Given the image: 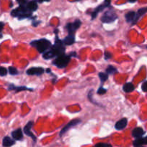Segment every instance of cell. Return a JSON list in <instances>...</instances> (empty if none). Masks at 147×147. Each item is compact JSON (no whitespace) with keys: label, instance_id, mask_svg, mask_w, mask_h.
Listing matches in <instances>:
<instances>
[{"label":"cell","instance_id":"6da1fadb","mask_svg":"<svg viewBox=\"0 0 147 147\" xmlns=\"http://www.w3.org/2000/svg\"><path fill=\"white\" fill-rule=\"evenodd\" d=\"M65 45L63 43V40L59 38L58 33L55 32V39L54 45H52L50 50L43 53L42 57L45 60H50L53 57L65 54Z\"/></svg>","mask_w":147,"mask_h":147},{"label":"cell","instance_id":"7a4b0ae2","mask_svg":"<svg viewBox=\"0 0 147 147\" xmlns=\"http://www.w3.org/2000/svg\"><path fill=\"white\" fill-rule=\"evenodd\" d=\"M30 45L37 49V50L39 53L43 54L46 51L50 50V48L52 47L53 45L51 44L50 40H47L45 38H42L40 39V40H36L32 41L30 42Z\"/></svg>","mask_w":147,"mask_h":147},{"label":"cell","instance_id":"3957f363","mask_svg":"<svg viewBox=\"0 0 147 147\" xmlns=\"http://www.w3.org/2000/svg\"><path fill=\"white\" fill-rule=\"evenodd\" d=\"M32 11H30L27 7V5H20L17 8L14 9L11 11V15L14 17H17L18 20H24L32 17Z\"/></svg>","mask_w":147,"mask_h":147},{"label":"cell","instance_id":"277c9868","mask_svg":"<svg viewBox=\"0 0 147 147\" xmlns=\"http://www.w3.org/2000/svg\"><path fill=\"white\" fill-rule=\"evenodd\" d=\"M70 59L71 57L70 55H61L56 57V58L53 61V64L58 68H65L69 64Z\"/></svg>","mask_w":147,"mask_h":147},{"label":"cell","instance_id":"5b68a950","mask_svg":"<svg viewBox=\"0 0 147 147\" xmlns=\"http://www.w3.org/2000/svg\"><path fill=\"white\" fill-rule=\"evenodd\" d=\"M118 19V15L116 14V13L113 11V9H109L107 10L106 12L103 14V15L102 16L100 20L103 23H112L113 22L116 21Z\"/></svg>","mask_w":147,"mask_h":147},{"label":"cell","instance_id":"8992f818","mask_svg":"<svg viewBox=\"0 0 147 147\" xmlns=\"http://www.w3.org/2000/svg\"><path fill=\"white\" fill-rule=\"evenodd\" d=\"M111 3V0H104L103 3H102L101 4L98 6V7L95 9L94 11L91 13V20H94L97 17L98 14L99 13L103 11L106 8L110 7Z\"/></svg>","mask_w":147,"mask_h":147},{"label":"cell","instance_id":"52a82bcc","mask_svg":"<svg viewBox=\"0 0 147 147\" xmlns=\"http://www.w3.org/2000/svg\"><path fill=\"white\" fill-rule=\"evenodd\" d=\"M81 24L82 22L80 20H76L74 22L67 23L65 26V28L67 29L69 34H75V32L80 28Z\"/></svg>","mask_w":147,"mask_h":147},{"label":"cell","instance_id":"ba28073f","mask_svg":"<svg viewBox=\"0 0 147 147\" xmlns=\"http://www.w3.org/2000/svg\"><path fill=\"white\" fill-rule=\"evenodd\" d=\"M33 125H34V122H33L32 121H29L28 123L26 124V126L24 127L23 131H24V134H25L27 136H30V138H32V140L34 141V142H36V141H37V138H36V136H34V135L33 134L31 131V129L32 128Z\"/></svg>","mask_w":147,"mask_h":147},{"label":"cell","instance_id":"9c48e42d","mask_svg":"<svg viewBox=\"0 0 147 147\" xmlns=\"http://www.w3.org/2000/svg\"><path fill=\"white\" fill-rule=\"evenodd\" d=\"M81 122V121L80 120V119H74V120H72L70 121V122H69L68 123H67V125H66L65 127L63 128V129H62L61 131H60V136H62L63 134H64L65 133H66V132L67 131L69 130V129H70V128L72 127H74V126H77L78 124H79V123Z\"/></svg>","mask_w":147,"mask_h":147},{"label":"cell","instance_id":"30bf717a","mask_svg":"<svg viewBox=\"0 0 147 147\" xmlns=\"http://www.w3.org/2000/svg\"><path fill=\"white\" fill-rule=\"evenodd\" d=\"M45 73V69L41 67H32L27 70L28 76H41Z\"/></svg>","mask_w":147,"mask_h":147},{"label":"cell","instance_id":"8fae6325","mask_svg":"<svg viewBox=\"0 0 147 147\" xmlns=\"http://www.w3.org/2000/svg\"><path fill=\"white\" fill-rule=\"evenodd\" d=\"M62 40L65 45H72L76 42V36H75V34H69L68 33V35L66 36Z\"/></svg>","mask_w":147,"mask_h":147},{"label":"cell","instance_id":"7c38bea8","mask_svg":"<svg viewBox=\"0 0 147 147\" xmlns=\"http://www.w3.org/2000/svg\"><path fill=\"white\" fill-rule=\"evenodd\" d=\"M128 124V120L126 118H123L119 121L116 122V125H115V129L116 130H123L126 127Z\"/></svg>","mask_w":147,"mask_h":147},{"label":"cell","instance_id":"4fadbf2b","mask_svg":"<svg viewBox=\"0 0 147 147\" xmlns=\"http://www.w3.org/2000/svg\"><path fill=\"white\" fill-rule=\"evenodd\" d=\"M11 135L15 141H20L23 139V133L21 129H17L13 131L11 133Z\"/></svg>","mask_w":147,"mask_h":147},{"label":"cell","instance_id":"5bb4252c","mask_svg":"<svg viewBox=\"0 0 147 147\" xmlns=\"http://www.w3.org/2000/svg\"><path fill=\"white\" fill-rule=\"evenodd\" d=\"M146 13H147V7H144V8H141L138 10L137 13L136 14V18H135L134 21L132 23V25H134L136 24V22H138V20L141 18L143 15H144Z\"/></svg>","mask_w":147,"mask_h":147},{"label":"cell","instance_id":"9a60e30c","mask_svg":"<svg viewBox=\"0 0 147 147\" xmlns=\"http://www.w3.org/2000/svg\"><path fill=\"white\" fill-rule=\"evenodd\" d=\"M145 134V131L143 130V129L141 127H137L135 128L133 131H132V136H133L134 138H136V139H138V138L142 137L144 134Z\"/></svg>","mask_w":147,"mask_h":147},{"label":"cell","instance_id":"2e32d148","mask_svg":"<svg viewBox=\"0 0 147 147\" xmlns=\"http://www.w3.org/2000/svg\"><path fill=\"white\" fill-rule=\"evenodd\" d=\"M146 144H147V136L138 138L133 142V145L134 146H141Z\"/></svg>","mask_w":147,"mask_h":147},{"label":"cell","instance_id":"e0dca14e","mask_svg":"<svg viewBox=\"0 0 147 147\" xmlns=\"http://www.w3.org/2000/svg\"><path fill=\"white\" fill-rule=\"evenodd\" d=\"M9 90H15L16 92L23 91V90H32V89H30L25 86H20V87H17L14 85L10 84L8 87Z\"/></svg>","mask_w":147,"mask_h":147},{"label":"cell","instance_id":"ac0fdd59","mask_svg":"<svg viewBox=\"0 0 147 147\" xmlns=\"http://www.w3.org/2000/svg\"><path fill=\"white\" fill-rule=\"evenodd\" d=\"M15 144V140L14 139H11L9 136H5L3 139L2 146H11Z\"/></svg>","mask_w":147,"mask_h":147},{"label":"cell","instance_id":"d6986e66","mask_svg":"<svg viewBox=\"0 0 147 147\" xmlns=\"http://www.w3.org/2000/svg\"><path fill=\"white\" fill-rule=\"evenodd\" d=\"M136 12L134 11H129L128 13H126V15H125V18H126V20L127 22L129 23H133L134 21L135 18H136Z\"/></svg>","mask_w":147,"mask_h":147},{"label":"cell","instance_id":"ffe728a7","mask_svg":"<svg viewBox=\"0 0 147 147\" xmlns=\"http://www.w3.org/2000/svg\"><path fill=\"white\" fill-rule=\"evenodd\" d=\"M27 7L33 12L35 11L38 8V4H37V1L36 0H32V1H29L27 4Z\"/></svg>","mask_w":147,"mask_h":147},{"label":"cell","instance_id":"44dd1931","mask_svg":"<svg viewBox=\"0 0 147 147\" xmlns=\"http://www.w3.org/2000/svg\"><path fill=\"white\" fill-rule=\"evenodd\" d=\"M134 86L133 83H126V84L123 85V90L125 93H131V92L134 91Z\"/></svg>","mask_w":147,"mask_h":147},{"label":"cell","instance_id":"7402d4cb","mask_svg":"<svg viewBox=\"0 0 147 147\" xmlns=\"http://www.w3.org/2000/svg\"><path fill=\"white\" fill-rule=\"evenodd\" d=\"M98 76L101 84L104 83L109 79V74L106 73H102V72H100V73H98Z\"/></svg>","mask_w":147,"mask_h":147},{"label":"cell","instance_id":"603a6c76","mask_svg":"<svg viewBox=\"0 0 147 147\" xmlns=\"http://www.w3.org/2000/svg\"><path fill=\"white\" fill-rule=\"evenodd\" d=\"M118 70L115 67H113V65H109L108 67L106 68V73H108L109 75H112V74H114V73H117Z\"/></svg>","mask_w":147,"mask_h":147},{"label":"cell","instance_id":"cb8c5ba5","mask_svg":"<svg viewBox=\"0 0 147 147\" xmlns=\"http://www.w3.org/2000/svg\"><path fill=\"white\" fill-rule=\"evenodd\" d=\"M8 70L9 74L11 75V76H15V75L18 74V70H17V69L14 67H11H11H9Z\"/></svg>","mask_w":147,"mask_h":147},{"label":"cell","instance_id":"d4e9b609","mask_svg":"<svg viewBox=\"0 0 147 147\" xmlns=\"http://www.w3.org/2000/svg\"><path fill=\"white\" fill-rule=\"evenodd\" d=\"M7 75V69L4 67H0V76H5Z\"/></svg>","mask_w":147,"mask_h":147},{"label":"cell","instance_id":"484cf974","mask_svg":"<svg viewBox=\"0 0 147 147\" xmlns=\"http://www.w3.org/2000/svg\"><path fill=\"white\" fill-rule=\"evenodd\" d=\"M106 92H107V90H106V88H104L103 87H100L98 88V90L97 93L98 95H104L106 94Z\"/></svg>","mask_w":147,"mask_h":147},{"label":"cell","instance_id":"4316f807","mask_svg":"<svg viewBox=\"0 0 147 147\" xmlns=\"http://www.w3.org/2000/svg\"><path fill=\"white\" fill-rule=\"evenodd\" d=\"M93 90H90V91H89L88 98H89V100H90V102L95 103V104H97V103H96V102H95V100L93 99Z\"/></svg>","mask_w":147,"mask_h":147},{"label":"cell","instance_id":"83f0119b","mask_svg":"<svg viewBox=\"0 0 147 147\" xmlns=\"http://www.w3.org/2000/svg\"><path fill=\"white\" fill-rule=\"evenodd\" d=\"M112 57H113V55H112V53H111L110 52H109V51L105 52V53H104L105 60H109V59L111 58Z\"/></svg>","mask_w":147,"mask_h":147},{"label":"cell","instance_id":"f1b7e54d","mask_svg":"<svg viewBox=\"0 0 147 147\" xmlns=\"http://www.w3.org/2000/svg\"><path fill=\"white\" fill-rule=\"evenodd\" d=\"M96 146H100V147H111V144H106V143H98V144H96L95 145Z\"/></svg>","mask_w":147,"mask_h":147},{"label":"cell","instance_id":"f546056e","mask_svg":"<svg viewBox=\"0 0 147 147\" xmlns=\"http://www.w3.org/2000/svg\"><path fill=\"white\" fill-rule=\"evenodd\" d=\"M16 1L18 2V4H20V5L24 6V5H27V0H16Z\"/></svg>","mask_w":147,"mask_h":147},{"label":"cell","instance_id":"4dcf8cb0","mask_svg":"<svg viewBox=\"0 0 147 147\" xmlns=\"http://www.w3.org/2000/svg\"><path fill=\"white\" fill-rule=\"evenodd\" d=\"M142 89L144 92H147V80L143 83L142 86Z\"/></svg>","mask_w":147,"mask_h":147},{"label":"cell","instance_id":"1f68e13d","mask_svg":"<svg viewBox=\"0 0 147 147\" xmlns=\"http://www.w3.org/2000/svg\"><path fill=\"white\" fill-rule=\"evenodd\" d=\"M40 23V22H36V21H33L32 22V25L34 26V27H37V25H38Z\"/></svg>","mask_w":147,"mask_h":147},{"label":"cell","instance_id":"d6a6232c","mask_svg":"<svg viewBox=\"0 0 147 147\" xmlns=\"http://www.w3.org/2000/svg\"><path fill=\"white\" fill-rule=\"evenodd\" d=\"M4 23L0 22V32H1V30H3V28H4Z\"/></svg>","mask_w":147,"mask_h":147},{"label":"cell","instance_id":"836d02e7","mask_svg":"<svg viewBox=\"0 0 147 147\" xmlns=\"http://www.w3.org/2000/svg\"><path fill=\"white\" fill-rule=\"evenodd\" d=\"M50 0H37V1L40 3H42V2H48L50 1Z\"/></svg>","mask_w":147,"mask_h":147},{"label":"cell","instance_id":"e575fe53","mask_svg":"<svg viewBox=\"0 0 147 147\" xmlns=\"http://www.w3.org/2000/svg\"><path fill=\"white\" fill-rule=\"evenodd\" d=\"M127 1L130 3H134V2H136L137 0H127Z\"/></svg>","mask_w":147,"mask_h":147},{"label":"cell","instance_id":"d590c367","mask_svg":"<svg viewBox=\"0 0 147 147\" xmlns=\"http://www.w3.org/2000/svg\"><path fill=\"white\" fill-rule=\"evenodd\" d=\"M45 71H46V73H51V70H50V69H46V70H45Z\"/></svg>","mask_w":147,"mask_h":147},{"label":"cell","instance_id":"8d00e7d4","mask_svg":"<svg viewBox=\"0 0 147 147\" xmlns=\"http://www.w3.org/2000/svg\"><path fill=\"white\" fill-rule=\"evenodd\" d=\"M1 37H2V35H1V34H0V38H1Z\"/></svg>","mask_w":147,"mask_h":147},{"label":"cell","instance_id":"74e56055","mask_svg":"<svg viewBox=\"0 0 147 147\" xmlns=\"http://www.w3.org/2000/svg\"><path fill=\"white\" fill-rule=\"evenodd\" d=\"M80 1V0H75V1Z\"/></svg>","mask_w":147,"mask_h":147},{"label":"cell","instance_id":"f35d334b","mask_svg":"<svg viewBox=\"0 0 147 147\" xmlns=\"http://www.w3.org/2000/svg\"><path fill=\"white\" fill-rule=\"evenodd\" d=\"M146 48H147V47H146Z\"/></svg>","mask_w":147,"mask_h":147}]
</instances>
